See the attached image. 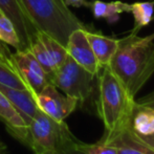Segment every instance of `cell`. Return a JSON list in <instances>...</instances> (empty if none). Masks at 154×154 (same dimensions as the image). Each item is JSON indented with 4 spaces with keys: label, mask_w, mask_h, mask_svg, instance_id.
<instances>
[{
    "label": "cell",
    "mask_w": 154,
    "mask_h": 154,
    "mask_svg": "<svg viewBox=\"0 0 154 154\" xmlns=\"http://www.w3.org/2000/svg\"><path fill=\"white\" fill-rule=\"evenodd\" d=\"M108 67L129 97L135 100L137 92L154 73V41H147L132 32L119 39L118 49Z\"/></svg>",
    "instance_id": "1"
},
{
    "label": "cell",
    "mask_w": 154,
    "mask_h": 154,
    "mask_svg": "<svg viewBox=\"0 0 154 154\" xmlns=\"http://www.w3.org/2000/svg\"><path fill=\"white\" fill-rule=\"evenodd\" d=\"M97 79V116L105 128L101 142L109 144L127 127L134 100L129 97L108 66L102 67Z\"/></svg>",
    "instance_id": "2"
},
{
    "label": "cell",
    "mask_w": 154,
    "mask_h": 154,
    "mask_svg": "<svg viewBox=\"0 0 154 154\" xmlns=\"http://www.w3.org/2000/svg\"><path fill=\"white\" fill-rule=\"evenodd\" d=\"M39 29L66 46L73 31L86 29L84 23L69 10L64 0H21Z\"/></svg>",
    "instance_id": "3"
},
{
    "label": "cell",
    "mask_w": 154,
    "mask_h": 154,
    "mask_svg": "<svg viewBox=\"0 0 154 154\" xmlns=\"http://www.w3.org/2000/svg\"><path fill=\"white\" fill-rule=\"evenodd\" d=\"M67 124L51 119L39 110L29 124V144L35 154L64 147L77 142Z\"/></svg>",
    "instance_id": "4"
},
{
    "label": "cell",
    "mask_w": 154,
    "mask_h": 154,
    "mask_svg": "<svg viewBox=\"0 0 154 154\" xmlns=\"http://www.w3.org/2000/svg\"><path fill=\"white\" fill-rule=\"evenodd\" d=\"M97 75L79 65L70 57L55 71L51 83L64 94L75 97L79 104H84L91 97Z\"/></svg>",
    "instance_id": "5"
},
{
    "label": "cell",
    "mask_w": 154,
    "mask_h": 154,
    "mask_svg": "<svg viewBox=\"0 0 154 154\" xmlns=\"http://www.w3.org/2000/svg\"><path fill=\"white\" fill-rule=\"evenodd\" d=\"M0 15L14 24L20 41V51H27L35 42L39 29L32 22L21 0H0Z\"/></svg>",
    "instance_id": "6"
},
{
    "label": "cell",
    "mask_w": 154,
    "mask_h": 154,
    "mask_svg": "<svg viewBox=\"0 0 154 154\" xmlns=\"http://www.w3.org/2000/svg\"><path fill=\"white\" fill-rule=\"evenodd\" d=\"M36 102L41 111L58 122L65 121L79 105L78 100L63 94L51 83L37 94Z\"/></svg>",
    "instance_id": "7"
},
{
    "label": "cell",
    "mask_w": 154,
    "mask_h": 154,
    "mask_svg": "<svg viewBox=\"0 0 154 154\" xmlns=\"http://www.w3.org/2000/svg\"><path fill=\"white\" fill-rule=\"evenodd\" d=\"M12 58L17 70L27 84L32 95L36 97L43 88L51 83L49 77L29 49L16 51Z\"/></svg>",
    "instance_id": "8"
},
{
    "label": "cell",
    "mask_w": 154,
    "mask_h": 154,
    "mask_svg": "<svg viewBox=\"0 0 154 154\" xmlns=\"http://www.w3.org/2000/svg\"><path fill=\"white\" fill-rule=\"evenodd\" d=\"M86 29H78L71 32L65 48L71 59L92 75H97L102 67L88 42Z\"/></svg>",
    "instance_id": "9"
},
{
    "label": "cell",
    "mask_w": 154,
    "mask_h": 154,
    "mask_svg": "<svg viewBox=\"0 0 154 154\" xmlns=\"http://www.w3.org/2000/svg\"><path fill=\"white\" fill-rule=\"evenodd\" d=\"M127 129L136 140L154 151V110L140 106L134 100Z\"/></svg>",
    "instance_id": "10"
},
{
    "label": "cell",
    "mask_w": 154,
    "mask_h": 154,
    "mask_svg": "<svg viewBox=\"0 0 154 154\" xmlns=\"http://www.w3.org/2000/svg\"><path fill=\"white\" fill-rule=\"evenodd\" d=\"M0 121L5 125L8 131L15 138L25 145L29 144V125L24 122L16 108L1 91H0Z\"/></svg>",
    "instance_id": "11"
},
{
    "label": "cell",
    "mask_w": 154,
    "mask_h": 154,
    "mask_svg": "<svg viewBox=\"0 0 154 154\" xmlns=\"http://www.w3.org/2000/svg\"><path fill=\"white\" fill-rule=\"evenodd\" d=\"M0 91L8 97L27 125L40 110L35 97L29 90L16 89L0 84Z\"/></svg>",
    "instance_id": "12"
},
{
    "label": "cell",
    "mask_w": 154,
    "mask_h": 154,
    "mask_svg": "<svg viewBox=\"0 0 154 154\" xmlns=\"http://www.w3.org/2000/svg\"><path fill=\"white\" fill-rule=\"evenodd\" d=\"M86 37L101 67L108 66L118 49L119 39L110 38L101 32H92L89 29H86Z\"/></svg>",
    "instance_id": "13"
},
{
    "label": "cell",
    "mask_w": 154,
    "mask_h": 154,
    "mask_svg": "<svg viewBox=\"0 0 154 154\" xmlns=\"http://www.w3.org/2000/svg\"><path fill=\"white\" fill-rule=\"evenodd\" d=\"M87 8H91L95 19H105L108 23L116 22L122 13H130V4L119 0L110 2L102 0L88 1Z\"/></svg>",
    "instance_id": "14"
},
{
    "label": "cell",
    "mask_w": 154,
    "mask_h": 154,
    "mask_svg": "<svg viewBox=\"0 0 154 154\" xmlns=\"http://www.w3.org/2000/svg\"><path fill=\"white\" fill-rule=\"evenodd\" d=\"M130 13L133 15L134 27L132 34H138L143 27L150 24L154 17V0L153 1L134 2L130 4Z\"/></svg>",
    "instance_id": "15"
},
{
    "label": "cell",
    "mask_w": 154,
    "mask_h": 154,
    "mask_svg": "<svg viewBox=\"0 0 154 154\" xmlns=\"http://www.w3.org/2000/svg\"><path fill=\"white\" fill-rule=\"evenodd\" d=\"M38 38L40 39L43 44H44L45 48L48 51V55H49V57H51L54 65H55L56 68L58 69L63 63L65 62L67 57H68V54H67L65 46H63L58 41H56L55 39H53L51 37H49L48 35L44 34V32H39Z\"/></svg>",
    "instance_id": "16"
},
{
    "label": "cell",
    "mask_w": 154,
    "mask_h": 154,
    "mask_svg": "<svg viewBox=\"0 0 154 154\" xmlns=\"http://www.w3.org/2000/svg\"><path fill=\"white\" fill-rule=\"evenodd\" d=\"M0 84L16 89L29 90L27 84L22 79L16 67H11L0 62ZM32 93V92H31ZM36 99V97H35Z\"/></svg>",
    "instance_id": "17"
},
{
    "label": "cell",
    "mask_w": 154,
    "mask_h": 154,
    "mask_svg": "<svg viewBox=\"0 0 154 154\" xmlns=\"http://www.w3.org/2000/svg\"><path fill=\"white\" fill-rule=\"evenodd\" d=\"M29 51L34 55V57L37 59L39 64L42 66V68L44 69V71L47 73V75L49 77V80H51V75L55 73L57 68H56V66L51 61V57L48 55V51H46L44 44L38 38V36H37V39L35 40V42L31 45Z\"/></svg>",
    "instance_id": "18"
},
{
    "label": "cell",
    "mask_w": 154,
    "mask_h": 154,
    "mask_svg": "<svg viewBox=\"0 0 154 154\" xmlns=\"http://www.w3.org/2000/svg\"><path fill=\"white\" fill-rule=\"evenodd\" d=\"M0 42L20 51V41L14 24L4 15H0Z\"/></svg>",
    "instance_id": "19"
},
{
    "label": "cell",
    "mask_w": 154,
    "mask_h": 154,
    "mask_svg": "<svg viewBox=\"0 0 154 154\" xmlns=\"http://www.w3.org/2000/svg\"><path fill=\"white\" fill-rule=\"evenodd\" d=\"M79 148L86 154H118L116 146L104 144L101 140L95 144H85L80 140Z\"/></svg>",
    "instance_id": "20"
},
{
    "label": "cell",
    "mask_w": 154,
    "mask_h": 154,
    "mask_svg": "<svg viewBox=\"0 0 154 154\" xmlns=\"http://www.w3.org/2000/svg\"><path fill=\"white\" fill-rule=\"evenodd\" d=\"M79 142L80 140H78L77 142L72 143L70 145H67V146L60 147V148L54 149V150L45 151V152L38 154H86L79 148Z\"/></svg>",
    "instance_id": "21"
},
{
    "label": "cell",
    "mask_w": 154,
    "mask_h": 154,
    "mask_svg": "<svg viewBox=\"0 0 154 154\" xmlns=\"http://www.w3.org/2000/svg\"><path fill=\"white\" fill-rule=\"evenodd\" d=\"M12 56H13V54L11 53L10 49L8 48L6 44L0 42V62L8 65V66L16 67L14 65V62H13Z\"/></svg>",
    "instance_id": "22"
},
{
    "label": "cell",
    "mask_w": 154,
    "mask_h": 154,
    "mask_svg": "<svg viewBox=\"0 0 154 154\" xmlns=\"http://www.w3.org/2000/svg\"><path fill=\"white\" fill-rule=\"evenodd\" d=\"M135 103L138 104L140 106H143V107L154 110V91L145 95V97H140V99L135 100Z\"/></svg>",
    "instance_id": "23"
},
{
    "label": "cell",
    "mask_w": 154,
    "mask_h": 154,
    "mask_svg": "<svg viewBox=\"0 0 154 154\" xmlns=\"http://www.w3.org/2000/svg\"><path fill=\"white\" fill-rule=\"evenodd\" d=\"M65 3L68 6L73 8H81V6H87V0H64Z\"/></svg>",
    "instance_id": "24"
},
{
    "label": "cell",
    "mask_w": 154,
    "mask_h": 154,
    "mask_svg": "<svg viewBox=\"0 0 154 154\" xmlns=\"http://www.w3.org/2000/svg\"><path fill=\"white\" fill-rule=\"evenodd\" d=\"M0 154H8V150H6L5 145L2 143L1 140H0Z\"/></svg>",
    "instance_id": "25"
},
{
    "label": "cell",
    "mask_w": 154,
    "mask_h": 154,
    "mask_svg": "<svg viewBox=\"0 0 154 154\" xmlns=\"http://www.w3.org/2000/svg\"><path fill=\"white\" fill-rule=\"evenodd\" d=\"M144 38H145V40H147V41H154V32L151 35H148V36L144 37Z\"/></svg>",
    "instance_id": "26"
}]
</instances>
